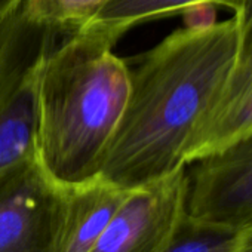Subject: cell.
Listing matches in <instances>:
<instances>
[{
	"label": "cell",
	"instance_id": "5",
	"mask_svg": "<svg viewBox=\"0 0 252 252\" xmlns=\"http://www.w3.org/2000/svg\"><path fill=\"white\" fill-rule=\"evenodd\" d=\"M187 215L227 231L252 222V135L187 166Z\"/></svg>",
	"mask_w": 252,
	"mask_h": 252
},
{
	"label": "cell",
	"instance_id": "7",
	"mask_svg": "<svg viewBox=\"0 0 252 252\" xmlns=\"http://www.w3.org/2000/svg\"><path fill=\"white\" fill-rule=\"evenodd\" d=\"M128 193L98 174L64 184L58 252H89Z\"/></svg>",
	"mask_w": 252,
	"mask_h": 252
},
{
	"label": "cell",
	"instance_id": "13",
	"mask_svg": "<svg viewBox=\"0 0 252 252\" xmlns=\"http://www.w3.org/2000/svg\"><path fill=\"white\" fill-rule=\"evenodd\" d=\"M230 252H252V222L236 231L234 245Z\"/></svg>",
	"mask_w": 252,
	"mask_h": 252
},
{
	"label": "cell",
	"instance_id": "6",
	"mask_svg": "<svg viewBox=\"0 0 252 252\" xmlns=\"http://www.w3.org/2000/svg\"><path fill=\"white\" fill-rule=\"evenodd\" d=\"M63 193L37 159L0 181V252H58Z\"/></svg>",
	"mask_w": 252,
	"mask_h": 252
},
{
	"label": "cell",
	"instance_id": "11",
	"mask_svg": "<svg viewBox=\"0 0 252 252\" xmlns=\"http://www.w3.org/2000/svg\"><path fill=\"white\" fill-rule=\"evenodd\" d=\"M234 236L236 231L202 225L186 215L159 252H230Z\"/></svg>",
	"mask_w": 252,
	"mask_h": 252
},
{
	"label": "cell",
	"instance_id": "8",
	"mask_svg": "<svg viewBox=\"0 0 252 252\" xmlns=\"http://www.w3.org/2000/svg\"><path fill=\"white\" fill-rule=\"evenodd\" d=\"M249 135H252V65L236 63L193 135L187 166Z\"/></svg>",
	"mask_w": 252,
	"mask_h": 252
},
{
	"label": "cell",
	"instance_id": "9",
	"mask_svg": "<svg viewBox=\"0 0 252 252\" xmlns=\"http://www.w3.org/2000/svg\"><path fill=\"white\" fill-rule=\"evenodd\" d=\"M246 0H107L95 17L79 32L96 34L107 42L116 43L131 29L183 14L197 6H225L239 11Z\"/></svg>",
	"mask_w": 252,
	"mask_h": 252
},
{
	"label": "cell",
	"instance_id": "1",
	"mask_svg": "<svg viewBox=\"0 0 252 252\" xmlns=\"http://www.w3.org/2000/svg\"><path fill=\"white\" fill-rule=\"evenodd\" d=\"M236 18L186 26L140 55L125 116L98 175L135 189L187 166V152L236 60Z\"/></svg>",
	"mask_w": 252,
	"mask_h": 252
},
{
	"label": "cell",
	"instance_id": "4",
	"mask_svg": "<svg viewBox=\"0 0 252 252\" xmlns=\"http://www.w3.org/2000/svg\"><path fill=\"white\" fill-rule=\"evenodd\" d=\"M187 166L131 189L89 252H159L187 215Z\"/></svg>",
	"mask_w": 252,
	"mask_h": 252
},
{
	"label": "cell",
	"instance_id": "2",
	"mask_svg": "<svg viewBox=\"0 0 252 252\" xmlns=\"http://www.w3.org/2000/svg\"><path fill=\"white\" fill-rule=\"evenodd\" d=\"M105 39L76 32L43 57L34 85V147L61 184L98 174L125 116L131 68Z\"/></svg>",
	"mask_w": 252,
	"mask_h": 252
},
{
	"label": "cell",
	"instance_id": "3",
	"mask_svg": "<svg viewBox=\"0 0 252 252\" xmlns=\"http://www.w3.org/2000/svg\"><path fill=\"white\" fill-rule=\"evenodd\" d=\"M58 37L30 20L23 3L0 21V181L36 159V76Z\"/></svg>",
	"mask_w": 252,
	"mask_h": 252
},
{
	"label": "cell",
	"instance_id": "10",
	"mask_svg": "<svg viewBox=\"0 0 252 252\" xmlns=\"http://www.w3.org/2000/svg\"><path fill=\"white\" fill-rule=\"evenodd\" d=\"M107 0H23V9L30 20L67 36L79 32Z\"/></svg>",
	"mask_w": 252,
	"mask_h": 252
},
{
	"label": "cell",
	"instance_id": "12",
	"mask_svg": "<svg viewBox=\"0 0 252 252\" xmlns=\"http://www.w3.org/2000/svg\"><path fill=\"white\" fill-rule=\"evenodd\" d=\"M234 18L239 30L236 63L252 65V0H246L243 6L234 12Z\"/></svg>",
	"mask_w": 252,
	"mask_h": 252
},
{
	"label": "cell",
	"instance_id": "14",
	"mask_svg": "<svg viewBox=\"0 0 252 252\" xmlns=\"http://www.w3.org/2000/svg\"><path fill=\"white\" fill-rule=\"evenodd\" d=\"M21 3L23 0H0V21L11 15Z\"/></svg>",
	"mask_w": 252,
	"mask_h": 252
}]
</instances>
